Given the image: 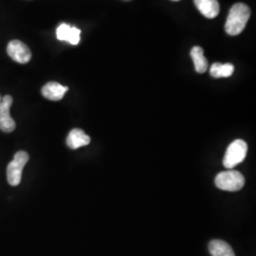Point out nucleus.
Returning <instances> with one entry per match:
<instances>
[{"label":"nucleus","instance_id":"f257e3e1","mask_svg":"<svg viewBox=\"0 0 256 256\" xmlns=\"http://www.w3.org/2000/svg\"><path fill=\"white\" fill-rule=\"evenodd\" d=\"M250 16V10L244 3L234 4L230 10L229 16L225 24L226 32L232 36H238L243 32Z\"/></svg>","mask_w":256,"mask_h":256},{"label":"nucleus","instance_id":"f03ea898","mask_svg":"<svg viewBox=\"0 0 256 256\" xmlns=\"http://www.w3.org/2000/svg\"><path fill=\"white\" fill-rule=\"evenodd\" d=\"M214 183L218 188L223 191L236 192L241 190L245 185V178L238 171L229 170L221 172L216 176Z\"/></svg>","mask_w":256,"mask_h":256},{"label":"nucleus","instance_id":"7ed1b4c3","mask_svg":"<svg viewBox=\"0 0 256 256\" xmlns=\"http://www.w3.org/2000/svg\"><path fill=\"white\" fill-rule=\"evenodd\" d=\"M247 152V144L243 140L238 138L234 140L226 150L223 158V164L228 169L236 167L245 160Z\"/></svg>","mask_w":256,"mask_h":256},{"label":"nucleus","instance_id":"20e7f679","mask_svg":"<svg viewBox=\"0 0 256 256\" xmlns=\"http://www.w3.org/2000/svg\"><path fill=\"white\" fill-rule=\"evenodd\" d=\"M28 162V155L25 151L16 153L14 160L7 166V180L12 186H18L21 182L22 172Z\"/></svg>","mask_w":256,"mask_h":256},{"label":"nucleus","instance_id":"39448f33","mask_svg":"<svg viewBox=\"0 0 256 256\" xmlns=\"http://www.w3.org/2000/svg\"><path fill=\"white\" fill-rule=\"evenodd\" d=\"M12 104V97L6 95L0 101V130L5 133H10L16 129V122L10 117V110Z\"/></svg>","mask_w":256,"mask_h":256},{"label":"nucleus","instance_id":"423d86ee","mask_svg":"<svg viewBox=\"0 0 256 256\" xmlns=\"http://www.w3.org/2000/svg\"><path fill=\"white\" fill-rule=\"evenodd\" d=\"M10 57L20 64H27L32 58V52L28 46L19 40L10 41L7 46Z\"/></svg>","mask_w":256,"mask_h":256},{"label":"nucleus","instance_id":"0eeeda50","mask_svg":"<svg viewBox=\"0 0 256 256\" xmlns=\"http://www.w3.org/2000/svg\"><path fill=\"white\" fill-rule=\"evenodd\" d=\"M81 30L68 24H61L56 30V36L61 41H66L72 45H78L80 42Z\"/></svg>","mask_w":256,"mask_h":256},{"label":"nucleus","instance_id":"6e6552de","mask_svg":"<svg viewBox=\"0 0 256 256\" xmlns=\"http://www.w3.org/2000/svg\"><path fill=\"white\" fill-rule=\"evenodd\" d=\"M68 90V86H64L61 84L50 82L42 88V95L50 101H60L63 99L64 94Z\"/></svg>","mask_w":256,"mask_h":256},{"label":"nucleus","instance_id":"1a4fd4ad","mask_svg":"<svg viewBox=\"0 0 256 256\" xmlns=\"http://www.w3.org/2000/svg\"><path fill=\"white\" fill-rule=\"evenodd\" d=\"M194 5L207 18H214L220 14V3L218 0H194Z\"/></svg>","mask_w":256,"mask_h":256},{"label":"nucleus","instance_id":"9d476101","mask_svg":"<svg viewBox=\"0 0 256 256\" xmlns=\"http://www.w3.org/2000/svg\"><path fill=\"white\" fill-rule=\"evenodd\" d=\"M90 142V138L82 130L75 128L72 129L66 138V144L70 149H78L80 147L86 146Z\"/></svg>","mask_w":256,"mask_h":256},{"label":"nucleus","instance_id":"9b49d317","mask_svg":"<svg viewBox=\"0 0 256 256\" xmlns=\"http://www.w3.org/2000/svg\"><path fill=\"white\" fill-rule=\"evenodd\" d=\"M209 250L212 256H236L234 250L223 240L214 239L209 243Z\"/></svg>","mask_w":256,"mask_h":256},{"label":"nucleus","instance_id":"f8f14e48","mask_svg":"<svg viewBox=\"0 0 256 256\" xmlns=\"http://www.w3.org/2000/svg\"><path fill=\"white\" fill-rule=\"evenodd\" d=\"M192 57L196 72L198 74H204L208 68V61L203 54V50L200 46H194L191 50Z\"/></svg>","mask_w":256,"mask_h":256},{"label":"nucleus","instance_id":"ddd939ff","mask_svg":"<svg viewBox=\"0 0 256 256\" xmlns=\"http://www.w3.org/2000/svg\"><path fill=\"white\" fill-rule=\"evenodd\" d=\"M234 72V66L232 64H221L214 63L212 64L210 74L214 78H226L230 77Z\"/></svg>","mask_w":256,"mask_h":256},{"label":"nucleus","instance_id":"4468645a","mask_svg":"<svg viewBox=\"0 0 256 256\" xmlns=\"http://www.w3.org/2000/svg\"><path fill=\"white\" fill-rule=\"evenodd\" d=\"M174 1H180V0H174Z\"/></svg>","mask_w":256,"mask_h":256},{"label":"nucleus","instance_id":"2eb2a0df","mask_svg":"<svg viewBox=\"0 0 256 256\" xmlns=\"http://www.w3.org/2000/svg\"><path fill=\"white\" fill-rule=\"evenodd\" d=\"M0 101H1V96H0Z\"/></svg>","mask_w":256,"mask_h":256}]
</instances>
